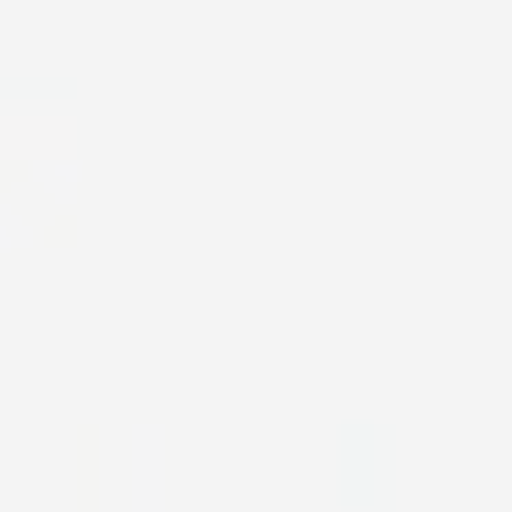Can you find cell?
Here are the masks:
<instances>
[{"instance_id": "obj_2", "label": "cell", "mask_w": 512, "mask_h": 512, "mask_svg": "<svg viewBox=\"0 0 512 512\" xmlns=\"http://www.w3.org/2000/svg\"><path fill=\"white\" fill-rule=\"evenodd\" d=\"M78 452H83V507H94V501H100V435L94 430H83L78 435Z\"/></svg>"}, {"instance_id": "obj_3", "label": "cell", "mask_w": 512, "mask_h": 512, "mask_svg": "<svg viewBox=\"0 0 512 512\" xmlns=\"http://www.w3.org/2000/svg\"><path fill=\"white\" fill-rule=\"evenodd\" d=\"M336 512H358V507H336Z\"/></svg>"}, {"instance_id": "obj_1", "label": "cell", "mask_w": 512, "mask_h": 512, "mask_svg": "<svg viewBox=\"0 0 512 512\" xmlns=\"http://www.w3.org/2000/svg\"><path fill=\"white\" fill-rule=\"evenodd\" d=\"M78 155V116L72 111H0V166Z\"/></svg>"}]
</instances>
